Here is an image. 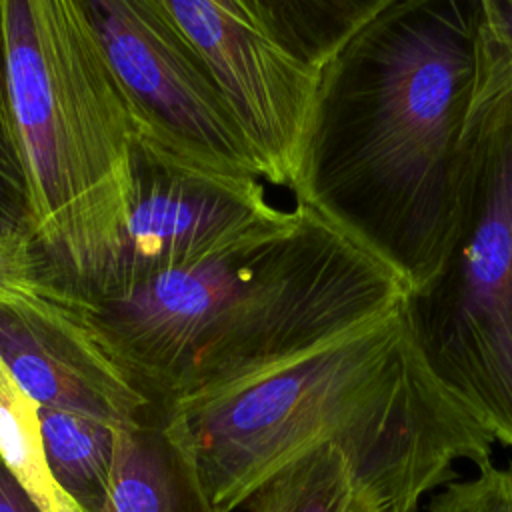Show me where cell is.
I'll return each instance as SVG.
<instances>
[{"mask_svg": "<svg viewBox=\"0 0 512 512\" xmlns=\"http://www.w3.org/2000/svg\"><path fill=\"white\" fill-rule=\"evenodd\" d=\"M480 0H386L324 64L296 204L414 290L456 212L478 82Z\"/></svg>", "mask_w": 512, "mask_h": 512, "instance_id": "cell-1", "label": "cell"}, {"mask_svg": "<svg viewBox=\"0 0 512 512\" xmlns=\"http://www.w3.org/2000/svg\"><path fill=\"white\" fill-rule=\"evenodd\" d=\"M300 208L286 232L68 300L158 412L232 392L384 320L406 296L388 266Z\"/></svg>", "mask_w": 512, "mask_h": 512, "instance_id": "cell-2", "label": "cell"}, {"mask_svg": "<svg viewBox=\"0 0 512 512\" xmlns=\"http://www.w3.org/2000/svg\"><path fill=\"white\" fill-rule=\"evenodd\" d=\"M194 454L218 512H234L306 452L336 444L378 512H416L492 462L496 436L414 354L402 306L232 392L160 412Z\"/></svg>", "mask_w": 512, "mask_h": 512, "instance_id": "cell-3", "label": "cell"}, {"mask_svg": "<svg viewBox=\"0 0 512 512\" xmlns=\"http://www.w3.org/2000/svg\"><path fill=\"white\" fill-rule=\"evenodd\" d=\"M34 244L52 286L86 296L126 226L136 124L84 0H2Z\"/></svg>", "mask_w": 512, "mask_h": 512, "instance_id": "cell-4", "label": "cell"}, {"mask_svg": "<svg viewBox=\"0 0 512 512\" xmlns=\"http://www.w3.org/2000/svg\"><path fill=\"white\" fill-rule=\"evenodd\" d=\"M402 320L424 370L512 448V90L474 98L452 232Z\"/></svg>", "mask_w": 512, "mask_h": 512, "instance_id": "cell-5", "label": "cell"}, {"mask_svg": "<svg viewBox=\"0 0 512 512\" xmlns=\"http://www.w3.org/2000/svg\"><path fill=\"white\" fill-rule=\"evenodd\" d=\"M138 138L196 166L264 180L210 68L162 0H84Z\"/></svg>", "mask_w": 512, "mask_h": 512, "instance_id": "cell-6", "label": "cell"}, {"mask_svg": "<svg viewBox=\"0 0 512 512\" xmlns=\"http://www.w3.org/2000/svg\"><path fill=\"white\" fill-rule=\"evenodd\" d=\"M222 90L262 178L294 188L320 68L282 0H162Z\"/></svg>", "mask_w": 512, "mask_h": 512, "instance_id": "cell-7", "label": "cell"}, {"mask_svg": "<svg viewBox=\"0 0 512 512\" xmlns=\"http://www.w3.org/2000/svg\"><path fill=\"white\" fill-rule=\"evenodd\" d=\"M300 216L298 204H270L256 178L214 172L136 138L132 202L118 252L80 298L122 294L166 270L286 232Z\"/></svg>", "mask_w": 512, "mask_h": 512, "instance_id": "cell-8", "label": "cell"}, {"mask_svg": "<svg viewBox=\"0 0 512 512\" xmlns=\"http://www.w3.org/2000/svg\"><path fill=\"white\" fill-rule=\"evenodd\" d=\"M0 360L40 408L96 418L116 428L156 412L60 292L0 300Z\"/></svg>", "mask_w": 512, "mask_h": 512, "instance_id": "cell-9", "label": "cell"}, {"mask_svg": "<svg viewBox=\"0 0 512 512\" xmlns=\"http://www.w3.org/2000/svg\"><path fill=\"white\" fill-rule=\"evenodd\" d=\"M114 462L100 512H218L194 454L156 410L114 430Z\"/></svg>", "mask_w": 512, "mask_h": 512, "instance_id": "cell-10", "label": "cell"}, {"mask_svg": "<svg viewBox=\"0 0 512 512\" xmlns=\"http://www.w3.org/2000/svg\"><path fill=\"white\" fill-rule=\"evenodd\" d=\"M40 426L58 488L82 512H100L110 490L116 426L52 408H40Z\"/></svg>", "mask_w": 512, "mask_h": 512, "instance_id": "cell-11", "label": "cell"}, {"mask_svg": "<svg viewBox=\"0 0 512 512\" xmlns=\"http://www.w3.org/2000/svg\"><path fill=\"white\" fill-rule=\"evenodd\" d=\"M246 512H378L336 444L292 460L242 504Z\"/></svg>", "mask_w": 512, "mask_h": 512, "instance_id": "cell-12", "label": "cell"}, {"mask_svg": "<svg viewBox=\"0 0 512 512\" xmlns=\"http://www.w3.org/2000/svg\"><path fill=\"white\" fill-rule=\"evenodd\" d=\"M0 458L42 512H82L54 482L42 440L40 406L0 360Z\"/></svg>", "mask_w": 512, "mask_h": 512, "instance_id": "cell-13", "label": "cell"}, {"mask_svg": "<svg viewBox=\"0 0 512 512\" xmlns=\"http://www.w3.org/2000/svg\"><path fill=\"white\" fill-rule=\"evenodd\" d=\"M0 240L34 244L30 184L14 118L0 0Z\"/></svg>", "mask_w": 512, "mask_h": 512, "instance_id": "cell-14", "label": "cell"}, {"mask_svg": "<svg viewBox=\"0 0 512 512\" xmlns=\"http://www.w3.org/2000/svg\"><path fill=\"white\" fill-rule=\"evenodd\" d=\"M512 90V0H480L476 96Z\"/></svg>", "mask_w": 512, "mask_h": 512, "instance_id": "cell-15", "label": "cell"}, {"mask_svg": "<svg viewBox=\"0 0 512 512\" xmlns=\"http://www.w3.org/2000/svg\"><path fill=\"white\" fill-rule=\"evenodd\" d=\"M428 512H512V462H490L474 476L444 484L430 496Z\"/></svg>", "mask_w": 512, "mask_h": 512, "instance_id": "cell-16", "label": "cell"}, {"mask_svg": "<svg viewBox=\"0 0 512 512\" xmlns=\"http://www.w3.org/2000/svg\"><path fill=\"white\" fill-rule=\"evenodd\" d=\"M58 292L32 244L0 240V300L16 294Z\"/></svg>", "mask_w": 512, "mask_h": 512, "instance_id": "cell-17", "label": "cell"}, {"mask_svg": "<svg viewBox=\"0 0 512 512\" xmlns=\"http://www.w3.org/2000/svg\"><path fill=\"white\" fill-rule=\"evenodd\" d=\"M0 512H42L0 458Z\"/></svg>", "mask_w": 512, "mask_h": 512, "instance_id": "cell-18", "label": "cell"}]
</instances>
